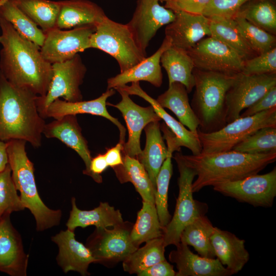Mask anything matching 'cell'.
<instances>
[{
	"instance_id": "d590c367",
	"label": "cell",
	"mask_w": 276,
	"mask_h": 276,
	"mask_svg": "<svg viewBox=\"0 0 276 276\" xmlns=\"http://www.w3.org/2000/svg\"><path fill=\"white\" fill-rule=\"evenodd\" d=\"M0 17L10 23L21 36L42 46L45 33L17 7L14 0L4 1L0 6Z\"/></svg>"
},
{
	"instance_id": "6da1fadb",
	"label": "cell",
	"mask_w": 276,
	"mask_h": 276,
	"mask_svg": "<svg viewBox=\"0 0 276 276\" xmlns=\"http://www.w3.org/2000/svg\"><path fill=\"white\" fill-rule=\"evenodd\" d=\"M0 28V73L12 84L45 96L53 76L52 64L44 58L39 45L1 17Z\"/></svg>"
},
{
	"instance_id": "7402d4cb",
	"label": "cell",
	"mask_w": 276,
	"mask_h": 276,
	"mask_svg": "<svg viewBox=\"0 0 276 276\" xmlns=\"http://www.w3.org/2000/svg\"><path fill=\"white\" fill-rule=\"evenodd\" d=\"M170 252L169 260L176 264L175 276H229L232 273L218 258L198 256L191 251L188 245L180 242Z\"/></svg>"
},
{
	"instance_id": "d4e9b609",
	"label": "cell",
	"mask_w": 276,
	"mask_h": 276,
	"mask_svg": "<svg viewBox=\"0 0 276 276\" xmlns=\"http://www.w3.org/2000/svg\"><path fill=\"white\" fill-rule=\"evenodd\" d=\"M160 129L167 142V155L157 176L154 201L160 223L164 228L172 218L168 211V193L173 173L172 154L174 151H180L181 146L174 134L165 124H162Z\"/></svg>"
},
{
	"instance_id": "e0dca14e",
	"label": "cell",
	"mask_w": 276,
	"mask_h": 276,
	"mask_svg": "<svg viewBox=\"0 0 276 276\" xmlns=\"http://www.w3.org/2000/svg\"><path fill=\"white\" fill-rule=\"evenodd\" d=\"M175 18L165 28L171 45L188 51L205 36L211 35L210 18L203 14L174 12Z\"/></svg>"
},
{
	"instance_id": "4fadbf2b",
	"label": "cell",
	"mask_w": 276,
	"mask_h": 276,
	"mask_svg": "<svg viewBox=\"0 0 276 276\" xmlns=\"http://www.w3.org/2000/svg\"><path fill=\"white\" fill-rule=\"evenodd\" d=\"M96 26L83 25L67 30L53 29L45 33L43 43L40 47L42 55L51 64L72 58L90 48V38Z\"/></svg>"
},
{
	"instance_id": "7c38bea8",
	"label": "cell",
	"mask_w": 276,
	"mask_h": 276,
	"mask_svg": "<svg viewBox=\"0 0 276 276\" xmlns=\"http://www.w3.org/2000/svg\"><path fill=\"white\" fill-rule=\"evenodd\" d=\"M276 85V73L236 74L225 96L227 124L240 117L241 111L252 105Z\"/></svg>"
},
{
	"instance_id": "d6a6232c",
	"label": "cell",
	"mask_w": 276,
	"mask_h": 276,
	"mask_svg": "<svg viewBox=\"0 0 276 276\" xmlns=\"http://www.w3.org/2000/svg\"><path fill=\"white\" fill-rule=\"evenodd\" d=\"M210 18V36L220 40L244 60L258 55L239 32L234 18L213 16Z\"/></svg>"
},
{
	"instance_id": "7bdbcfd3",
	"label": "cell",
	"mask_w": 276,
	"mask_h": 276,
	"mask_svg": "<svg viewBox=\"0 0 276 276\" xmlns=\"http://www.w3.org/2000/svg\"><path fill=\"white\" fill-rule=\"evenodd\" d=\"M241 73L245 75L276 73V47L244 61Z\"/></svg>"
},
{
	"instance_id": "e575fe53",
	"label": "cell",
	"mask_w": 276,
	"mask_h": 276,
	"mask_svg": "<svg viewBox=\"0 0 276 276\" xmlns=\"http://www.w3.org/2000/svg\"><path fill=\"white\" fill-rule=\"evenodd\" d=\"M214 228L208 217L201 215L183 229L180 242L193 246L202 257L215 258L216 256L211 241Z\"/></svg>"
},
{
	"instance_id": "816d5d0a",
	"label": "cell",
	"mask_w": 276,
	"mask_h": 276,
	"mask_svg": "<svg viewBox=\"0 0 276 276\" xmlns=\"http://www.w3.org/2000/svg\"><path fill=\"white\" fill-rule=\"evenodd\" d=\"M160 2H165L166 1H167V0H159Z\"/></svg>"
},
{
	"instance_id": "c3c4849f",
	"label": "cell",
	"mask_w": 276,
	"mask_h": 276,
	"mask_svg": "<svg viewBox=\"0 0 276 276\" xmlns=\"http://www.w3.org/2000/svg\"><path fill=\"white\" fill-rule=\"evenodd\" d=\"M108 167L106 161L104 154H98L91 158L90 170L93 175V179L98 183L102 182V177L101 174Z\"/></svg>"
},
{
	"instance_id": "8992f818",
	"label": "cell",
	"mask_w": 276,
	"mask_h": 276,
	"mask_svg": "<svg viewBox=\"0 0 276 276\" xmlns=\"http://www.w3.org/2000/svg\"><path fill=\"white\" fill-rule=\"evenodd\" d=\"M89 46L114 58L119 64L120 73L132 67L146 57L127 24L113 21L107 16L96 25L90 38Z\"/></svg>"
},
{
	"instance_id": "836d02e7",
	"label": "cell",
	"mask_w": 276,
	"mask_h": 276,
	"mask_svg": "<svg viewBox=\"0 0 276 276\" xmlns=\"http://www.w3.org/2000/svg\"><path fill=\"white\" fill-rule=\"evenodd\" d=\"M163 229L155 204L143 201L142 207L137 212L136 222L130 232V239L133 245L139 248L144 242L162 237Z\"/></svg>"
},
{
	"instance_id": "9c48e42d",
	"label": "cell",
	"mask_w": 276,
	"mask_h": 276,
	"mask_svg": "<svg viewBox=\"0 0 276 276\" xmlns=\"http://www.w3.org/2000/svg\"><path fill=\"white\" fill-rule=\"evenodd\" d=\"M52 65L53 76L48 92L37 99L38 111L43 119L47 108L54 100L60 97L69 102L82 101L83 99L80 86L87 69L79 54Z\"/></svg>"
},
{
	"instance_id": "ba28073f",
	"label": "cell",
	"mask_w": 276,
	"mask_h": 276,
	"mask_svg": "<svg viewBox=\"0 0 276 276\" xmlns=\"http://www.w3.org/2000/svg\"><path fill=\"white\" fill-rule=\"evenodd\" d=\"M182 154L177 151L174 156L179 173V193L173 216L163 229V238L166 247L178 244L183 229L196 218L203 215L193 196L192 183L196 176L195 173L186 164Z\"/></svg>"
},
{
	"instance_id": "44dd1931",
	"label": "cell",
	"mask_w": 276,
	"mask_h": 276,
	"mask_svg": "<svg viewBox=\"0 0 276 276\" xmlns=\"http://www.w3.org/2000/svg\"><path fill=\"white\" fill-rule=\"evenodd\" d=\"M51 239L58 246L56 259L64 272L74 271L83 276L90 274L88 266L97 261L89 249L75 239L74 231L68 228L61 231Z\"/></svg>"
},
{
	"instance_id": "8d00e7d4",
	"label": "cell",
	"mask_w": 276,
	"mask_h": 276,
	"mask_svg": "<svg viewBox=\"0 0 276 276\" xmlns=\"http://www.w3.org/2000/svg\"><path fill=\"white\" fill-rule=\"evenodd\" d=\"M23 11L44 33L56 28L60 1L50 0H14Z\"/></svg>"
},
{
	"instance_id": "f907efd6",
	"label": "cell",
	"mask_w": 276,
	"mask_h": 276,
	"mask_svg": "<svg viewBox=\"0 0 276 276\" xmlns=\"http://www.w3.org/2000/svg\"><path fill=\"white\" fill-rule=\"evenodd\" d=\"M8 164V156L6 142L0 140V172L4 170Z\"/></svg>"
},
{
	"instance_id": "f1b7e54d",
	"label": "cell",
	"mask_w": 276,
	"mask_h": 276,
	"mask_svg": "<svg viewBox=\"0 0 276 276\" xmlns=\"http://www.w3.org/2000/svg\"><path fill=\"white\" fill-rule=\"evenodd\" d=\"M145 148L137 157L143 165L156 189V180L159 170L167 155V147L161 134L159 121L149 123L144 128Z\"/></svg>"
},
{
	"instance_id": "7a4b0ae2",
	"label": "cell",
	"mask_w": 276,
	"mask_h": 276,
	"mask_svg": "<svg viewBox=\"0 0 276 276\" xmlns=\"http://www.w3.org/2000/svg\"><path fill=\"white\" fill-rule=\"evenodd\" d=\"M38 96L10 83L0 73V140H21L41 145L45 125L37 105Z\"/></svg>"
},
{
	"instance_id": "60d3db41",
	"label": "cell",
	"mask_w": 276,
	"mask_h": 276,
	"mask_svg": "<svg viewBox=\"0 0 276 276\" xmlns=\"http://www.w3.org/2000/svg\"><path fill=\"white\" fill-rule=\"evenodd\" d=\"M234 19L241 34L257 55L276 47L275 35L252 24L241 16H237Z\"/></svg>"
},
{
	"instance_id": "1f68e13d",
	"label": "cell",
	"mask_w": 276,
	"mask_h": 276,
	"mask_svg": "<svg viewBox=\"0 0 276 276\" xmlns=\"http://www.w3.org/2000/svg\"><path fill=\"white\" fill-rule=\"evenodd\" d=\"M122 154L123 164L112 168L118 180L121 183H132L143 201L155 204L156 189L144 167L137 158Z\"/></svg>"
},
{
	"instance_id": "ab89813d",
	"label": "cell",
	"mask_w": 276,
	"mask_h": 276,
	"mask_svg": "<svg viewBox=\"0 0 276 276\" xmlns=\"http://www.w3.org/2000/svg\"><path fill=\"white\" fill-rule=\"evenodd\" d=\"M232 150L251 154L276 152V127H266L258 130Z\"/></svg>"
},
{
	"instance_id": "4dcf8cb0",
	"label": "cell",
	"mask_w": 276,
	"mask_h": 276,
	"mask_svg": "<svg viewBox=\"0 0 276 276\" xmlns=\"http://www.w3.org/2000/svg\"><path fill=\"white\" fill-rule=\"evenodd\" d=\"M156 100L163 108L172 111L190 130H197L199 122L190 104L188 93L182 84L176 82L169 84L168 89Z\"/></svg>"
},
{
	"instance_id": "3957f363",
	"label": "cell",
	"mask_w": 276,
	"mask_h": 276,
	"mask_svg": "<svg viewBox=\"0 0 276 276\" xmlns=\"http://www.w3.org/2000/svg\"><path fill=\"white\" fill-rule=\"evenodd\" d=\"M182 156L197 176L192 183L194 193L205 187L258 174L275 161L276 152L251 154L231 150L213 153L182 154Z\"/></svg>"
},
{
	"instance_id": "9a60e30c",
	"label": "cell",
	"mask_w": 276,
	"mask_h": 276,
	"mask_svg": "<svg viewBox=\"0 0 276 276\" xmlns=\"http://www.w3.org/2000/svg\"><path fill=\"white\" fill-rule=\"evenodd\" d=\"M159 0H138L131 20L127 24L137 45L147 56L150 41L162 27L173 21L175 13L159 5Z\"/></svg>"
},
{
	"instance_id": "f6af8a7d",
	"label": "cell",
	"mask_w": 276,
	"mask_h": 276,
	"mask_svg": "<svg viewBox=\"0 0 276 276\" xmlns=\"http://www.w3.org/2000/svg\"><path fill=\"white\" fill-rule=\"evenodd\" d=\"M210 0H167L165 7L173 12L202 14Z\"/></svg>"
},
{
	"instance_id": "bcb514c9",
	"label": "cell",
	"mask_w": 276,
	"mask_h": 276,
	"mask_svg": "<svg viewBox=\"0 0 276 276\" xmlns=\"http://www.w3.org/2000/svg\"><path fill=\"white\" fill-rule=\"evenodd\" d=\"M276 106V85L240 115V117L253 116Z\"/></svg>"
},
{
	"instance_id": "cb8c5ba5",
	"label": "cell",
	"mask_w": 276,
	"mask_h": 276,
	"mask_svg": "<svg viewBox=\"0 0 276 276\" xmlns=\"http://www.w3.org/2000/svg\"><path fill=\"white\" fill-rule=\"evenodd\" d=\"M211 241L215 256L232 274L241 271L249 260L245 240L229 232L214 227Z\"/></svg>"
},
{
	"instance_id": "52a82bcc",
	"label": "cell",
	"mask_w": 276,
	"mask_h": 276,
	"mask_svg": "<svg viewBox=\"0 0 276 276\" xmlns=\"http://www.w3.org/2000/svg\"><path fill=\"white\" fill-rule=\"evenodd\" d=\"M276 127V106L251 116L239 117L220 129L204 133L197 129L203 153L227 151L258 130Z\"/></svg>"
},
{
	"instance_id": "5bb4252c",
	"label": "cell",
	"mask_w": 276,
	"mask_h": 276,
	"mask_svg": "<svg viewBox=\"0 0 276 276\" xmlns=\"http://www.w3.org/2000/svg\"><path fill=\"white\" fill-rule=\"evenodd\" d=\"M195 68L227 74L241 73L244 60L231 48L212 36L203 38L187 51Z\"/></svg>"
},
{
	"instance_id": "4316f807",
	"label": "cell",
	"mask_w": 276,
	"mask_h": 276,
	"mask_svg": "<svg viewBox=\"0 0 276 276\" xmlns=\"http://www.w3.org/2000/svg\"><path fill=\"white\" fill-rule=\"evenodd\" d=\"M60 2L56 22V28L58 29H68L87 25L96 26L106 16L100 6L88 0H65Z\"/></svg>"
},
{
	"instance_id": "484cf974",
	"label": "cell",
	"mask_w": 276,
	"mask_h": 276,
	"mask_svg": "<svg viewBox=\"0 0 276 276\" xmlns=\"http://www.w3.org/2000/svg\"><path fill=\"white\" fill-rule=\"evenodd\" d=\"M118 87L126 91L129 95L138 96L149 102L153 106L156 113L174 134L181 147H185L189 149L193 155L198 154L201 152L202 146L197 130L194 132L186 129L182 123L170 115L155 99L143 90L140 86L139 82H132L130 86L124 85Z\"/></svg>"
},
{
	"instance_id": "277c9868",
	"label": "cell",
	"mask_w": 276,
	"mask_h": 276,
	"mask_svg": "<svg viewBox=\"0 0 276 276\" xmlns=\"http://www.w3.org/2000/svg\"><path fill=\"white\" fill-rule=\"evenodd\" d=\"M195 91L191 106L198 129L204 133L217 131L227 124L225 96L236 74L201 70L194 67Z\"/></svg>"
},
{
	"instance_id": "ac0fdd59",
	"label": "cell",
	"mask_w": 276,
	"mask_h": 276,
	"mask_svg": "<svg viewBox=\"0 0 276 276\" xmlns=\"http://www.w3.org/2000/svg\"><path fill=\"white\" fill-rule=\"evenodd\" d=\"M116 93L114 88L107 89L98 98L88 101L69 102L57 99L52 102L47 108L44 119L53 118L60 119L67 115L76 116L78 114H90L103 117L110 121L119 129L120 131L119 142L125 143L126 129L119 121L111 116L106 108L107 99Z\"/></svg>"
},
{
	"instance_id": "8fae6325",
	"label": "cell",
	"mask_w": 276,
	"mask_h": 276,
	"mask_svg": "<svg viewBox=\"0 0 276 276\" xmlns=\"http://www.w3.org/2000/svg\"><path fill=\"white\" fill-rule=\"evenodd\" d=\"M213 187L215 191L238 201L255 206L270 207L276 196V168L266 174L251 175Z\"/></svg>"
},
{
	"instance_id": "681fc988",
	"label": "cell",
	"mask_w": 276,
	"mask_h": 276,
	"mask_svg": "<svg viewBox=\"0 0 276 276\" xmlns=\"http://www.w3.org/2000/svg\"><path fill=\"white\" fill-rule=\"evenodd\" d=\"M123 148L124 144L119 142L115 146L107 150L104 154L108 166L113 168L123 164Z\"/></svg>"
},
{
	"instance_id": "f5cc1de1",
	"label": "cell",
	"mask_w": 276,
	"mask_h": 276,
	"mask_svg": "<svg viewBox=\"0 0 276 276\" xmlns=\"http://www.w3.org/2000/svg\"><path fill=\"white\" fill-rule=\"evenodd\" d=\"M4 0H0V6L2 4V3L4 2Z\"/></svg>"
},
{
	"instance_id": "603a6c76",
	"label": "cell",
	"mask_w": 276,
	"mask_h": 276,
	"mask_svg": "<svg viewBox=\"0 0 276 276\" xmlns=\"http://www.w3.org/2000/svg\"><path fill=\"white\" fill-rule=\"evenodd\" d=\"M171 45L170 39L165 36L158 49L151 56L146 57L129 70L109 78L107 89L140 81H147L155 87H160L163 83L160 58L164 52Z\"/></svg>"
},
{
	"instance_id": "f546056e",
	"label": "cell",
	"mask_w": 276,
	"mask_h": 276,
	"mask_svg": "<svg viewBox=\"0 0 276 276\" xmlns=\"http://www.w3.org/2000/svg\"><path fill=\"white\" fill-rule=\"evenodd\" d=\"M160 63L167 73L169 85L179 82L186 87L188 94L191 92L195 85L193 74L195 66L186 50L171 45L162 54Z\"/></svg>"
},
{
	"instance_id": "74e56055",
	"label": "cell",
	"mask_w": 276,
	"mask_h": 276,
	"mask_svg": "<svg viewBox=\"0 0 276 276\" xmlns=\"http://www.w3.org/2000/svg\"><path fill=\"white\" fill-rule=\"evenodd\" d=\"M163 237L151 240L137 248L123 261V268L130 274L137 275L143 270L166 260Z\"/></svg>"
},
{
	"instance_id": "b9f144b4",
	"label": "cell",
	"mask_w": 276,
	"mask_h": 276,
	"mask_svg": "<svg viewBox=\"0 0 276 276\" xmlns=\"http://www.w3.org/2000/svg\"><path fill=\"white\" fill-rule=\"evenodd\" d=\"M13 180L9 164L0 172V217L4 214L24 210Z\"/></svg>"
},
{
	"instance_id": "d6986e66",
	"label": "cell",
	"mask_w": 276,
	"mask_h": 276,
	"mask_svg": "<svg viewBox=\"0 0 276 276\" xmlns=\"http://www.w3.org/2000/svg\"><path fill=\"white\" fill-rule=\"evenodd\" d=\"M9 216L4 214L0 217V271L12 276H26L28 256Z\"/></svg>"
},
{
	"instance_id": "5b68a950",
	"label": "cell",
	"mask_w": 276,
	"mask_h": 276,
	"mask_svg": "<svg viewBox=\"0 0 276 276\" xmlns=\"http://www.w3.org/2000/svg\"><path fill=\"white\" fill-rule=\"evenodd\" d=\"M26 143L21 140L6 142L8 164L24 206L34 216L37 230L42 231L59 224L61 212L49 208L40 198L35 182L34 165L26 151Z\"/></svg>"
},
{
	"instance_id": "7dc6e473",
	"label": "cell",
	"mask_w": 276,
	"mask_h": 276,
	"mask_svg": "<svg viewBox=\"0 0 276 276\" xmlns=\"http://www.w3.org/2000/svg\"><path fill=\"white\" fill-rule=\"evenodd\" d=\"M176 272L166 260L159 262L140 272L138 276H175Z\"/></svg>"
},
{
	"instance_id": "83f0119b",
	"label": "cell",
	"mask_w": 276,
	"mask_h": 276,
	"mask_svg": "<svg viewBox=\"0 0 276 276\" xmlns=\"http://www.w3.org/2000/svg\"><path fill=\"white\" fill-rule=\"evenodd\" d=\"M72 210L66 225L74 231L78 227L82 228L94 225L96 228L114 226L124 221L119 210H116L107 202H100L99 205L91 210L83 211L78 208L76 199L71 200Z\"/></svg>"
},
{
	"instance_id": "ffe728a7",
	"label": "cell",
	"mask_w": 276,
	"mask_h": 276,
	"mask_svg": "<svg viewBox=\"0 0 276 276\" xmlns=\"http://www.w3.org/2000/svg\"><path fill=\"white\" fill-rule=\"evenodd\" d=\"M43 134L47 138H56L76 151L83 160L84 174L93 178L90 170L91 156L88 143L82 133L76 116L67 115L45 124Z\"/></svg>"
},
{
	"instance_id": "2e32d148",
	"label": "cell",
	"mask_w": 276,
	"mask_h": 276,
	"mask_svg": "<svg viewBox=\"0 0 276 276\" xmlns=\"http://www.w3.org/2000/svg\"><path fill=\"white\" fill-rule=\"evenodd\" d=\"M121 96V100L116 104L108 102L107 105L119 109L126 122L128 131V139L124 144L123 154L137 158L141 153L140 137L142 130L151 122L160 121L162 119L156 113L152 105L146 107L135 104L129 95L120 87L114 88Z\"/></svg>"
},
{
	"instance_id": "ee69618b",
	"label": "cell",
	"mask_w": 276,
	"mask_h": 276,
	"mask_svg": "<svg viewBox=\"0 0 276 276\" xmlns=\"http://www.w3.org/2000/svg\"><path fill=\"white\" fill-rule=\"evenodd\" d=\"M249 0H210L203 15L208 17L213 16L234 18L241 7Z\"/></svg>"
},
{
	"instance_id": "f35d334b",
	"label": "cell",
	"mask_w": 276,
	"mask_h": 276,
	"mask_svg": "<svg viewBox=\"0 0 276 276\" xmlns=\"http://www.w3.org/2000/svg\"><path fill=\"white\" fill-rule=\"evenodd\" d=\"M237 16L273 35L276 34V6L274 0H249L241 7Z\"/></svg>"
},
{
	"instance_id": "30bf717a",
	"label": "cell",
	"mask_w": 276,
	"mask_h": 276,
	"mask_svg": "<svg viewBox=\"0 0 276 276\" xmlns=\"http://www.w3.org/2000/svg\"><path fill=\"white\" fill-rule=\"evenodd\" d=\"M133 224L123 221L113 229L96 228L88 237L86 246L99 263L107 267L123 262L137 248L130 239Z\"/></svg>"
}]
</instances>
